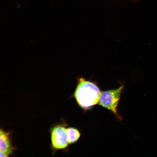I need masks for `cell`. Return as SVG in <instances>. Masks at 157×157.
<instances>
[{"instance_id": "1", "label": "cell", "mask_w": 157, "mask_h": 157, "mask_svg": "<svg viewBox=\"0 0 157 157\" xmlns=\"http://www.w3.org/2000/svg\"><path fill=\"white\" fill-rule=\"evenodd\" d=\"M101 91L96 82L82 77L78 78L77 86L71 98L75 99L83 110H89L99 103Z\"/></svg>"}, {"instance_id": "2", "label": "cell", "mask_w": 157, "mask_h": 157, "mask_svg": "<svg viewBox=\"0 0 157 157\" xmlns=\"http://www.w3.org/2000/svg\"><path fill=\"white\" fill-rule=\"evenodd\" d=\"M68 126L67 123L63 119L50 128L51 148L53 154L58 151L67 150L70 144L67 136Z\"/></svg>"}, {"instance_id": "3", "label": "cell", "mask_w": 157, "mask_h": 157, "mask_svg": "<svg viewBox=\"0 0 157 157\" xmlns=\"http://www.w3.org/2000/svg\"><path fill=\"white\" fill-rule=\"evenodd\" d=\"M124 86L116 89L101 92L98 105L107 109L116 115L119 120L122 119L118 113L117 107Z\"/></svg>"}, {"instance_id": "4", "label": "cell", "mask_w": 157, "mask_h": 157, "mask_svg": "<svg viewBox=\"0 0 157 157\" xmlns=\"http://www.w3.org/2000/svg\"><path fill=\"white\" fill-rule=\"evenodd\" d=\"M17 148L13 146L12 131H6L2 128L0 130L1 157H7L13 154Z\"/></svg>"}, {"instance_id": "5", "label": "cell", "mask_w": 157, "mask_h": 157, "mask_svg": "<svg viewBox=\"0 0 157 157\" xmlns=\"http://www.w3.org/2000/svg\"><path fill=\"white\" fill-rule=\"evenodd\" d=\"M67 136L70 144H73L77 142L81 135L80 131L75 128H67Z\"/></svg>"}, {"instance_id": "6", "label": "cell", "mask_w": 157, "mask_h": 157, "mask_svg": "<svg viewBox=\"0 0 157 157\" xmlns=\"http://www.w3.org/2000/svg\"><path fill=\"white\" fill-rule=\"evenodd\" d=\"M133 2H137V1H139V0H132Z\"/></svg>"}]
</instances>
